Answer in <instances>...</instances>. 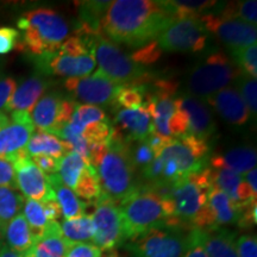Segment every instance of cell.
Instances as JSON below:
<instances>
[{
  "mask_svg": "<svg viewBox=\"0 0 257 257\" xmlns=\"http://www.w3.org/2000/svg\"><path fill=\"white\" fill-rule=\"evenodd\" d=\"M256 150L251 147H237L223 155H214L211 159V167L214 169H229L239 175L256 168Z\"/></svg>",
  "mask_w": 257,
  "mask_h": 257,
  "instance_id": "21",
  "label": "cell"
},
{
  "mask_svg": "<svg viewBox=\"0 0 257 257\" xmlns=\"http://www.w3.org/2000/svg\"><path fill=\"white\" fill-rule=\"evenodd\" d=\"M188 232L179 227H160L131 240L126 249L133 257H182L189 245Z\"/></svg>",
  "mask_w": 257,
  "mask_h": 257,
  "instance_id": "7",
  "label": "cell"
},
{
  "mask_svg": "<svg viewBox=\"0 0 257 257\" xmlns=\"http://www.w3.org/2000/svg\"><path fill=\"white\" fill-rule=\"evenodd\" d=\"M24 197L17 189L0 187V226L3 230L23 210Z\"/></svg>",
  "mask_w": 257,
  "mask_h": 257,
  "instance_id": "32",
  "label": "cell"
},
{
  "mask_svg": "<svg viewBox=\"0 0 257 257\" xmlns=\"http://www.w3.org/2000/svg\"><path fill=\"white\" fill-rule=\"evenodd\" d=\"M176 140L185 148H187L192 155L199 161H204L208 152H210V147H208L206 141L200 140V138L193 136V135L186 134L184 136L176 138Z\"/></svg>",
  "mask_w": 257,
  "mask_h": 257,
  "instance_id": "41",
  "label": "cell"
},
{
  "mask_svg": "<svg viewBox=\"0 0 257 257\" xmlns=\"http://www.w3.org/2000/svg\"><path fill=\"white\" fill-rule=\"evenodd\" d=\"M87 163L85 160L75 152H69L59 160L57 163V173H59L61 181L64 186L70 189L75 188L80 175L82 174L83 169Z\"/></svg>",
  "mask_w": 257,
  "mask_h": 257,
  "instance_id": "31",
  "label": "cell"
},
{
  "mask_svg": "<svg viewBox=\"0 0 257 257\" xmlns=\"http://www.w3.org/2000/svg\"><path fill=\"white\" fill-rule=\"evenodd\" d=\"M72 244L62 236L60 223L50 221L43 236L32 243L23 257H64Z\"/></svg>",
  "mask_w": 257,
  "mask_h": 257,
  "instance_id": "19",
  "label": "cell"
},
{
  "mask_svg": "<svg viewBox=\"0 0 257 257\" xmlns=\"http://www.w3.org/2000/svg\"><path fill=\"white\" fill-rule=\"evenodd\" d=\"M161 55H162V49L160 48L157 41H153L146 46L138 48V50L131 54L130 59L142 66V64H152L156 62Z\"/></svg>",
  "mask_w": 257,
  "mask_h": 257,
  "instance_id": "40",
  "label": "cell"
},
{
  "mask_svg": "<svg viewBox=\"0 0 257 257\" xmlns=\"http://www.w3.org/2000/svg\"><path fill=\"white\" fill-rule=\"evenodd\" d=\"M21 34L14 28L2 27L0 28V55L11 53L17 49Z\"/></svg>",
  "mask_w": 257,
  "mask_h": 257,
  "instance_id": "44",
  "label": "cell"
},
{
  "mask_svg": "<svg viewBox=\"0 0 257 257\" xmlns=\"http://www.w3.org/2000/svg\"><path fill=\"white\" fill-rule=\"evenodd\" d=\"M131 152V159L134 161V165L137 168L144 169L147 166H149L155 159L154 154L148 146L146 141H141V142H136L134 148L130 147Z\"/></svg>",
  "mask_w": 257,
  "mask_h": 257,
  "instance_id": "42",
  "label": "cell"
},
{
  "mask_svg": "<svg viewBox=\"0 0 257 257\" xmlns=\"http://www.w3.org/2000/svg\"><path fill=\"white\" fill-rule=\"evenodd\" d=\"M3 236L5 237L6 245L15 251L24 253L34 243L31 230L23 213H19L6 225Z\"/></svg>",
  "mask_w": 257,
  "mask_h": 257,
  "instance_id": "29",
  "label": "cell"
},
{
  "mask_svg": "<svg viewBox=\"0 0 257 257\" xmlns=\"http://www.w3.org/2000/svg\"><path fill=\"white\" fill-rule=\"evenodd\" d=\"M227 123L242 126L250 119V110L240 96L238 89L227 86L205 99Z\"/></svg>",
  "mask_w": 257,
  "mask_h": 257,
  "instance_id": "16",
  "label": "cell"
},
{
  "mask_svg": "<svg viewBox=\"0 0 257 257\" xmlns=\"http://www.w3.org/2000/svg\"><path fill=\"white\" fill-rule=\"evenodd\" d=\"M48 179H49L51 188L55 192L56 200L59 202L61 213H62L64 219H75V218L82 217L83 214H86L85 212L87 208V204L80 200L73 189L64 186L59 175H48Z\"/></svg>",
  "mask_w": 257,
  "mask_h": 257,
  "instance_id": "24",
  "label": "cell"
},
{
  "mask_svg": "<svg viewBox=\"0 0 257 257\" xmlns=\"http://www.w3.org/2000/svg\"><path fill=\"white\" fill-rule=\"evenodd\" d=\"M160 157L162 160H172L175 163L180 178L187 176L193 173H198L204 169V161H199L192 155L191 152L182 146L178 140L173 141L161 153Z\"/></svg>",
  "mask_w": 257,
  "mask_h": 257,
  "instance_id": "28",
  "label": "cell"
},
{
  "mask_svg": "<svg viewBox=\"0 0 257 257\" xmlns=\"http://www.w3.org/2000/svg\"><path fill=\"white\" fill-rule=\"evenodd\" d=\"M94 55L99 72L118 86L147 87L156 79L153 73L134 62L117 44L105 36L96 38Z\"/></svg>",
  "mask_w": 257,
  "mask_h": 257,
  "instance_id": "5",
  "label": "cell"
},
{
  "mask_svg": "<svg viewBox=\"0 0 257 257\" xmlns=\"http://www.w3.org/2000/svg\"><path fill=\"white\" fill-rule=\"evenodd\" d=\"M25 149L30 157L43 155L53 157L55 160L62 159L67 153L72 152L68 143L44 131H37L36 134L32 135Z\"/></svg>",
  "mask_w": 257,
  "mask_h": 257,
  "instance_id": "26",
  "label": "cell"
},
{
  "mask_svg": "<svg viewBox=\"0 0 257 257\" xmlns=\"http://www.w3.org/2000/svg\"><path fill=\"white\" fill-rule=\"evenodd\" d=\"M22 31L17 50L35 56L55 53L68 36L67 22L50 9H37L24 14L17 21Z\"/></svg>",
  "mask_w": 257,
  "mask_h": 257,
  "instance_id": "3",
  "label": "cell"
},
{
  "mask_svg": "<svg viewBox=\"0 0 257 257\" xmlns=\"http://www.w3.org/2000/svg\"><path fill=\"white\" fill-rule=\"evenodd\" d=\"M114 123L119 126L120 133L121 131L126 133L123 136L128 143L146 141V138L153 131L152 115L143 105L135 110L118 111Z\"/></svg>",
  "mask_w": 257,
  "mask_h": 257,
  "instance_id": "18",
  "label": "cell"
},
{
  "mask_svg": "<svg viewBox=\"0 0 257 257\" xmlns=\"http://www.w3.org/2000/svg\"><path fill=\"white\" fill-rule=\"evenodd\" d=\"M238 19L245 23L256 25L257 22V2L256 0H245L238 2Z\"/></svg>",
  "mask_w": 257,
  "mask_h": 257,
  "instance_id": "48",
  "label": "cell"
},
{
  "mask_svg": "<svg viewBox=\"0 0 257 257\" xmlns=\"http://www.w3.org/2000/svg\"><path fill=\"white\" fill-rule=\"evenodd\" d=\"M94 204L95 210L92 214L95 229L93 245L101 251H112L126 240L119 205L102 195Z\"/></svg>",
  "mask_w": 257,
  "mask_h": 257,
  "instance_id": "8",
  "label": "cell"
},
{
  "mask_svg": "<svg viewBox=\"0 0 257 257\" xmlns=\"http://www.w3.org/2000/svg\"><path fill=\"white\" fill-rule=\"evenodd\" d=\"M238 257H257V238L255 234H243L236 240Z\"/></svg>",
  "mask_w": 257,
  "mask_h": 257,
  "instance_id": "46",
  "label": "cell"
},
{
  "mask_svg": "<svg viewBox=\"0 0 257 257\" xmlns=\"http://www.w3.org/2000/svg\"><path fill=\"white\" fill-rule=\"evenodd\" d=\"M9 123H10V118L4 113V112H0V130H2L3 127H5Z\"/></svg>",
  "mask_w": 257,
  "mask_h": 257,
  "instance_id": "56",
  "label": "cell"
},
{
  "mask_svg": "<svg viewBox=\"0 0 257 257\" xmlns=\"http://www.w3.org/2000/svg\"><path fill=\"white\" fill-rule=\"evenodd\" d=\"M237 89L240 96L249 107L250 113L256 115L257 113V81L256 79L250 78L245 74H240L237 78Z\"/></svg>",
  "mask_w": 257,
  "mask_h": 257,
  "instance_id": "38",
  "label": "cell"
},
{
  "mask_svg": "<svg viewBox=\"0 0 257 257\" xmlns=\"http://www.w3.org/2000/svg\"><path fill=\"white\" fill-rule=\"evenodd\" d=\"M189 245L182 257H208L202 244V230L192 229L188 232Z\"/></svg>",
  "mask_w": 257,
  "mask_h": 257,
  "instance_id": "45",
  "label": "cell"
},
{
  "mask_svg": "<svg viewBox=\"0 0 257 257\" xmlns=\"http://www.w3.org/2000/svg\"><path fill=\"white\" fill-rule=\"evenodd\" d=\"M32 162L36 165L38 168H40L44 174L51 175L56 174L57 173V163H59V160L53 159V157L49 156H35L32 157Z\"/></svg>",
  "mask_w": 257,
  "mask_h": 257,
  "instance_id": "52",
  "label": "cell"
},
{
  "mask_svg": "<svg viewBox=\"0 0 257 257\" xmlns=\"http://www.w3.org/2000/svg\"><path fill=\"white\" fill-rule=\"evenodd\" d=\"M175 22L166 2L115 0L111 2L102 18L101 31L111 42L128 47H143Z\"/></svg>",
  "mask_w": 257,
  "mask_h": 257,
  "instance_id": "1",
  "label": "cell"
},
{
  "mask_svg": "<svg viewBox=\"0 0 257 257\" xmlns=\"http://www.w3.org/2000/svg\"><path fill=\"white\" fill-rule=\"evenodd\" d=\"M162 169H163V161L161 160L160 156L155 157V159L153 160V162L142 170L143 176L149 182L159 181V180H161V175H162Z\"/></svg>",
  "mask_w": 257,
  "mask_h": 257,
  "instance_id": "53",
  "label": "cell"
},
{
  "mask_svg": "<svg viewBox=\"0 0 257 257\" xmlns=\"http://www.w3.org/2000/svg\"><path fill=\"white\" fill-rule=\"evenodd\" d=\"M64 88L76 99L93 106H113L115 94L120 86L115 85L96 70L92 75L81 78H68L63 83Z\"/></svg>",
  "mask_w": 257,
  "mask_h": 257,
  "instance_id": "12",
  "label": "cell"
},
{
  "mask_svg": "<svg viewBox=\"0 0 257 257\" xmlns=\"http://www.w3.org/2000/svg\"><path fill=\"white\" fill-rule=\"evenodd\" d=\"M16 88H17V82L15 79L0 75V110L5 108Z\"/></svg>",
  "mask_w": 257,
  "mask_h": 257,
  "instance_id": "51",
  "label": "cell"
},
{
  "mask_svg": "<svg viewBox=\"0 0 257 257\" xmlns=\"http://www.w3.org/2000/svg\"><path fill=\"white\" fill-rule=\"evenodd\" d=\"M146 87H133V86H120L115 94L113 107H121L123 110H135L141 107L144 101Z\"/></svg>",
  "mask_w": 257,
  "mask_h": 257,
  "instance_id": "36",
  "label": "cell"
},
{
  "mask_svg": "<svg viewBox=\"0 0 257 257\" xmlns=\"http://www.w3.org/2000/svg\"><path fill=\"white\" fill-rule=\"evenodd\" d=\"M0 187L18 189L14 166L4 159H0Z\"/></svg>",
  "mask_w": 257,
  "mask_h": 257,
  "instance_id": "49",
  "label": "cell"
},
{
  "mask_svg": "<svg viewBox=\"0 0 257 257\" xmlns=\"http://www.w3.org/2000/svg\"><path fill=\"white\" fill-rule=\"evenodd\" d=\"M207 206L213 219V229H219L224 225L237 223L238 220L239 210L233 201L223 191L213 186L208 189Z\"/></svg>",
  "mask_w": 257,
  "mask_h": 257,
  "instance_id": "23",
  "label": "cell"
},
{
  "mask_svg": "<svg viewBox=\"0 0 257 257\" xmlns=\"http://www.w3.org/2000/svg\"><path fill=\"white\" fill-rule=\"evenodd\" d=\"M78 197L86 200H98L101 195V188L99 184V176L94 167L86 165L82 174L80 175L75 188L73 189Z\"/></svg>",
  "mask_w": 257,
  "mask_h": 257,
  "instance_id": "34",
  "label": "cell"
},
{
  "mask_svg": "<svg viewBox=\"0 0 257 257\" xmlns=\"http://www.w3.org/2000/svg\"><path fill=\"white\" fill-rule=\"evenodd\" d=\"M174 140L175 138L173 137H162L160 136V135L152 133L146 138V142L148 146H149L150 149H152L154 156L159 157L161 155V153H162L167 147L170 146Z\"/></svg>",
  "mask_w": 257,
  "mask_h": 257,
  "instance_id": "50",
  "label": "cell"
},
{
  "mask_svg": "<svg viewBox=\"0 0 257 257\" xmlns=\"http://www.w3.org/2000/svg\"><path fill=\"white\" fill-rule=\"evenodd\" d=\"M22 213H23V216L28 221L32 237H34V242L40 239L50 223V220L47 217L46 210H44L43 202L27 199L24 202Z\"/></svg>",
  "mask_w": 257,
  "mask_h": 257,
  "instance_id": "33",
  "label": "cell"
},
{
  "mask_svg": "<svg viewBox=\"0 0 257 257\" xmlns=\"http://www.w3.org/2000/svg\"><path fill=\"white\" fill-rule=\"evenodd\" d=\"M62 96L57 93H48L42 96L34 106L31 120L38 131L51 134L56 130L60 117V107Z\"/></svg>",
  "mask_w": 257,
  "mask_h": 257,
  "instance_id": "22",
  "label": "cell"
},
{
  "mask_svg": "<svg viewBox=\"0 0 257 257\" xmlns=\"http://www.w3.org/2000/svg\"><path fill=\"white\" fill-rule=\"evenodd\" d=\"M12 166L15 168L17 188L25 198L41 202L56 200L48 175L32 162L30 156L22 157L12 163Z\"/></svg>",
  "mask_w": 257,
  "mask_h": 257,
  "instance_id": "14",
  "label": "cell"
},
{
  "mask_svg": "<svg viewBox=\"0 0 257 257\" xmlns=\"http://www.w3.org/2000/svg\"><path fill=\"white\" fill-rule=\"evenodd\" d=\"M119 205L126 240L131 242L149 231L166 226L162 200L146 186H138Z\"/></svg>",
  "mask_w": 257,
  "mask_h": 257,
  "instance_id": "4",
  "label": "cell"
},
{
  "mask_svg": "<svg viewBox=\"0 0 257 257\" xmlns=\"http://www.w3.org/2000/svg\"><path fill=\"white\" fill-rule=\"evenodd\" d=\"M208 32L199 18H185L173 22L157 37L161 49L170 53L200 51L206 46Z\"/></svg>",
  "mask_w": 257,
  "mask_h": 257,
  "instance_id": "9",
  "label": "cell"
},
{
  "mask_svg": "<svg viewBox=\"0 0 257 257\" xmlns=\"http://www.w3.org/2000/svg\"><path fill=\"white\" fill-rule=\"evenodd\" d=\"M208 189L199 187L188 176H182L173 182L170 200L174 206V220L184 229H191V221L206 205Z\"/></svg>",
  "mask_w": 257,
  "mask_h": 257,
  "instance_id": "10",
  "label": "cell"
},
{
  "mask_svg": "<svg viewBox=\"0 0 257 257\" xmlns=\"http://www.w3.org/2000/svg\"><path fill=\"white\" fill-rule=\"evenodd\" d=\"M3 232H4V230H3V227L0 226V242H2V237H3Z\"/></svg>",
  "mask_w": 257,
  "mask_h": 257,
  "instance_id": "58",
  "label": "cell"
},
{
  "mask_svg": "<svg viewBox=\"0 0 257 257\" xmlns=\"http://www.w3.org/2000/svg\"><path fill=\"white\" fill-rule=\"evenodd\" d=\"M243 179L245 180L246 184L250 186V188L252 189V192L257 194V169L253 168L251 170H249L248 173L244 174Z\"/></svg>",
  "mask_w": 257,
  "mask_h": 257,
  "instance_id": "54",
  "label": "cell"
},
{
  "mask_svg": "<svg viewBox=\"0 0 257 257\" xmlns=\"http://www.w3.org/2000/svg\"><path fill=\"white\" fill-rule=\"evenodd\" d=\"M101 195L115 204L133 194L138 186L135 182L136 167L131 159L130 143L118 128H112L107 150L98 166Z\"/></svg>",
  "mask_w": 257,
  "mask_h": 257,
  "instance_id": "2",
  "label": "cell"
},
{
  "mask_svg": "<svg viewBox=\"0 0 257 257\" xmlns=\"http://www.w3.org/2000/svg\"><path fill=\"white\" fill-rule=\"evenodd\" d=\"M48 87H49V82L47 80L41 76H31L16 88L5 106V111L30 112Z\"/></svg>",
  "mask_w": 257,
  "mask_h": 257,
  "instance_id": "20",
  "label": "cell"
},
{
  "mask_svg": "<svg viewBox=\"0 0 257 257\" xmlns=\"http://www.w3.org/2000/svg\"><path fill=\"white\" fill-rule=\"evenodd\" d=\"M175 102L188 117L187 134L207 141L216 131V123L204 101L186 94L181 98H176Z\"/></svg>",
  "mask_w": 257,
  "mask_h": 257,
  "instance_id": "17",
  "label": "cell"
},
{
  "mask_svg": "<svg viewBox=\"0 0 257 257\" xmlns=\"http://www.w3.org/2000/svg\"><path fill=\"white\" fill-rule=\"evenodd\" d=\"M35 131L29 112H11L10 123L0 130V159L14 163L29 156L27 148Z\"/></svg>",
  "mask_w": 257,
  "mask_h": 257,
  "instance_id": "11",
  "label": "cell"
},
{
  "mask_svg": "<svg viewBox=\"0 0 257 257\" xmlns=\"http://www.w3.org/2000/svg\"><path fill=\"white\" fill-rule=\"evenodd\" d=\"M102 251L91 243H73L64 257H101Z\"/></svg>",
  "mask_w": 257,
  "mask_h": 257,
  "instance_id": "47",
  "label": "cell"
},
{
  "mask_svg": "<svg viewBox=\"0 0 257 257\" xmlns=\"http://www.w3.org/2000/svg\"><path fill=\"white\" fill-rule=\"evenodd\" d=\"M0 257H23V253L10 249L6 244L3 243L2 248H0Z\"/></svg>",
  "mask_w": 257,
  "mask_h": 257,
  "instance_id": "55",
  "label": "cell"
},
{
  "mask_svg": "<svg viewBox=\"0 0 257 257\" xmlns=\"http://www.w3.org/2000/svg\"><path fill=\"white\" fill-rule=\"evenodd\" d=\"M202 244L208 257H238L236 234L230 230H202Z\"/></svg>",
  "mask_w": 257,
  "mask_h": 257,
  "instance_id": "25",
  "label": "cell"
},
{
  "mask_svg": "<svg viewBox=\"0 0 257 257\" xmlns=\"http://www.w3.org/2000/svg\"><path fill=\"white\" fill-rule=\"evenodd\" d=\"M175 105H176V110L174 111V113L172 114V117L169 118L168 128H169L170 135H172V137L178 138V137L184 136V135L188 133L189 123H188L187 114H186L185 112L179 107L176 102Z\"/></svg>",
  "mask_w": 257,
  "mask_h": 257,
  "instance_id": "43",
  "label": "cell"
},
{
  "mask_svg": "<svg viewBox=\"0 0 257 257\" xmlns=\"http://www.w3.org/2000/svg\"><path fill=\"white\" fill-rule=\"evenodd\" d=\"M60 227L62 236L72 243H87L93 240L95 232L94 221L89 214H83L75 219H64Z\"/></svg>",
  "mask_w": 257,
  "mask_h": 257,
  "instance_id": "30",
  "label": "cell"
},
{
  "mask_svg": "<svg viewBox=\"0 0 257 257\" xmlns=\"http://www.w3.org/2000/svg\"><path fill=\"white\" fill-rule=\"evenodd\" d=\"M106 120V114L101 107L93 105H76L75 111L72 119L68 124L60 131L54 134V136L59 138L62 135H75L81 136L83 130L87 125L95 123V121Z\"/></svg>",
  "mask_w": 257,
  "mask_h": 257,
  "instance_id": "27",
  "label": "cell"
},
{
  "mask_svg": "<svg viewBox=\"0 0 257 257\" xmlns=\"http://www.w3.org/2000/svg\"><path fill=\"white\" fill-rule=\"evenodd\" d=\"M101 257H121V256L118 255L117 251H114V250H112V251H107V253H106V255L101 256Z\"/></svg>",
  "mask_w": 257,
  "mask_h": 257,
  "instance_id": "57",
  "label": "cell"
},
{
  "mask_svg": "<svg viewBox=\"0 0 257 257\" xmlns=\"http://www.w3.org/2000/svg\"><path fill=\"white\" fill-rule=\"evenodd\" d=\"M95 63L94 54L70 56L59 50L35 59V64L41 73L67 78H81L89 75V73L95 68Z\"/></svg>",
  "mask_w": 257,
  "mask_h": 257,
  "instance_id": "15",
  "label": "cell"
},
{
  "mask_svg": "<svg viewBox=\"0 0 257 257\" xmlns=\"http://www.w3.org/2000/svg\"><path fill=\"white\" fill-rule=\"evenodd\" d=\"M233 56V62L238 67L240 72L250 78L256 79L257 76V46L240 48V49L231 50Z\"/></svg>",
  "mask_w": 257,
  "mask_h": 257,
  "instance_id": "37",
  "label": "cell"
},
{
  "mask_svg": "<svg viewBox=\"0 0 257 257\" xmlns=\"http://www.w3.org/2000/svg\"><path fill=\"white\" fill-rule=\"evenodd\" d=\"M211 184L213 187L219 188L231 200H236V189L242 182L243 176L229 169H214L210 167Z\"/></svg>",
  "mask_w": 257,
  "mask_h": 257,
  "instance_id": "35",
  "label": "cell"
},
{
  "mask_svg": "<svg viewBox=\"0 0 257 257\" xmlns=\"http://www.w3.org/2000/svg\"><path fill=\"white\" fill-rule=\"evenodd\" d=\"M112 127L108 120L95 121L87 125L83 130L81 136L85 138L87 142H106L110 138L112 134Z\"/></svg>",
  "mask_w": 257,
  "mask_h": 257,
  "instance_id": "39",
  "label": "cell"
},
{
  "mask_svg": "<svg viewBox=\"0 0 257 257\" xmlns=\"http://www.w3.org/2000/svg\"><path fill=\"white\" fill-rule=\"evenodd\" d=\"M199 19L207 32H213L225 46L230 48V50L256 44V25L248 24L240 19L225 21L217 14H208V12L202 15Z\"/></svg>",
  "mask_w": 257,
  "mask_h": 257,
  "instance_id": "13",
  "label": "cell"
},
{
  "mask_svg": "<svg viewBox=\"0 0 257 257\" xmlns=\"http://www.w3.org/2000/svg\"><path fill=\"white\" fill-rule=\"evenodd\" d=\"M2 245H3V243H2V242H0V248H2Z\"/></svg>",
  "mask_w": 257,
  "mask_h": 257,
  "instance_id": "59",
  "label": "cell"
},
{
  "mask_svg": "<svg viewBox=\"0 0 257 257\" xmlns=\"http://www.w3.org/2000/svg\"><path fill=\"white\" fill-rule=\"evenodd\" d=\"M242 74L233 61L221 51L211 54L204 62L198 63L188 74L186 81L187 95L202 100L219 92L237 80Z\"/></svg>",
  "mask_w": 257,
  "mask_h": 257,
  "instance_id": "6",
  "label": "cell"
}]
</instances>
